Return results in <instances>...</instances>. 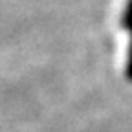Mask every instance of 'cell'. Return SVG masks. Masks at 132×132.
<instances>
[{"mask_svg": "<svg viewBox=\"0 0 132 132\" xmlns=\"http://www.w3.org/2000/svg\"><path fill=\"white\" fill-rule=\"evenodd\" d=\"M125 29L130 33V46H128V53H127V66H125V73H127V79H128V81H132V24H128Z\"/></svg>", "mask_w": 132, "mask_h": 132, "instance_id": "1", "label": "cell"}, {"mask_svg": "<svg viewBox=\"0 0 132 132\" xmlns=\"http://www.w3.org/2000/svg\"><path fill=\"white\" fill-rule=\"evenodd\" d=\"M128 24H132V0H127L125 11H123V15H121V26L127 28Z\"/></svg>", "mask_w": 132, "mask_h": 132, "instance_id": "2", "label": "cell"}]
</instances>
